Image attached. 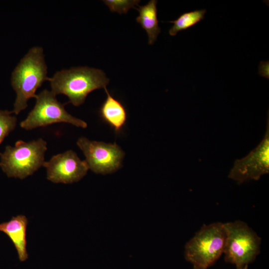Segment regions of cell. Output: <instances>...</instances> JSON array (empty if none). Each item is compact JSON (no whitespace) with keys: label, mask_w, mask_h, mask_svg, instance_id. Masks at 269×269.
Segmentation results:
<instances>
[{"label":"cell","mask_w":269,"mask_h":269,"mask_svg":"<svg viewBox=\"0 0 269 269\" xmlns=\"http://www.w3.org/2000/svg\"><path fill=\"white\" fill-rule=\"evenodd\" d=\"M43 49L40 46L31 48L21 59L11 76V85L16 93L12 112L18 115L26 109L29 99L36 97V91L48 81Z\"/></svg>","instance_id":"6da1fadb"},{"label":"cell","mask_w":269,"mask_h":269,"mask_svg":"<svg viewBox=\"0 0 269 269\" xmlns=\"http://www.w3.org/2000/svg\"><path fill=\"white\" fill-rule=\"evenodd\" d=\"M48 81L54 95H64L68 98V103L79 106L91 92L106 88L109 79L100 69L83 66L57 71Z\"/></svg>","instance_id":"7a4b0ae2"},{"label":"cell","mask_w":269,"mask_h":269,"mask_svg":"<svg viewBox=\"0 0 269 269\" xmlns=\"http://www.w3.org/2000/svg\"><path fill=\"white\" fill-rule=\"evenodd\" d=\"M47 143L42 138L17 141L1 153L0 167L7 177L23 179L33 174L44 163Z\"/></svg>","instance_id":"3957f363"},{"label":"cell","mask_w":269,"mask_h":269,"mask_svg":"<svg viewBox=\"0 0 269 269\" xmlns=\"http://www.w3.org/2000/svg\"><path fill=\"white\" fill-rule=\"evenodd\" d=\"M225 241L223 223L204 225L186 243L185 258L193 267L207 269L224 253Z\"/></svg>","instance_id":"277c9868"},{"label":"cell","mask_w":269,"mask_h":269,"mask_svg":"<svg viewBox=\"0 0 269 269\" xmlns=\"http://www.w3.org/2000/svg\"><path fill=\"white\" fill-rule=\"evenodd\" d=\"M226 233L224 253L227 263L236 268L248 267L259 254L261 239L245 222L223 223Z\"/></svg>","instance_id":"5b68a950"},{"label":"cell","mask_w":269,"mask_h":269,"mask_svg":"<svg viewBox=\"0 0 269 269\" xmlns=\"http://www.w3.org/2000/svg\"><path fill=\"white\" fill-rule=\"evenodd\" d=\"M36 103L25 120L20 123L21 128L31 130L58 123L72 124L86 128L87 123L69 114L64 105L59 102L51 91L44 89L35 98Z\"/></svg>","instance_id":"8992f818"},{"label":"cell","mask_w":269,"mask_h":269,"mask_svg":"<svg viewBox=\"0 0 269 269\" xmlns=\"http://www.w3.org/2000/svg\"><path fill=\"white\" fill-rule=\"evenodd\" d=\"M77 144L86 157L89 168L94 172L112 173L121 167L125 153L116 142L106 143L81 137Z\"/></svg>","instance_id":"52a82bcc"},{"label":"cell","mask_w":269,"mask_h":269,"mask_svg":"<svg viewBox=\"0 0 269 269\" xmlns=\"http://www.w3.org/2000/svg\"><path fill=\"white\" fill-rule=\"evenodd\" d=\"M267 131L260 144L246 157L236 160L229 178L239 184L250 180H259L269 172V121Z\"/></svg>","instance_id":"ba28073f"},{"label":"cell","mask_w":269,"mask_h":269,"mask_svg":"<svg viewBox=\"0 0 269 269\" xmlns=\"http://www.w3.org/2000/svg\"><path fill=\"white\" fill-rule=\"evenodd\" d=\"M47 179L52 182L69 184L79 181L87 173L89 167L72 150L53 156L43 165Z\"/></svg>","instance_id":"9c48e42d"},{"label":"cell","mask_w":269,"mask_h":269,"mask_svg":"<svg viewBox=\"0 0 269 269\" xmlns=\"http://www.w3.org/2000/svg\"><path fill=\"white\" fill-rule=\"evenodd\" d=\"M27 224L28 219L23 215L13 216L8 221L0 223V231L5 233L11 240L21 262L25 261L28 257L26 248Z\"/></svg>","instance_id":"30bf717a"},{"label":"cell","mask_w":269,"mask_h":269,"mask_svg":"<svg viewBox=\"0 0 269 269\" xmlns=\"http://www.w3.org/2000/svg\"><path fill=\"white\" fill-rule=\"evenodd\" d=\"M104 89L107 97L99 109L100 116L116 133H119L127 120L126 109L119 100L109 93L106 88Z\"/></svg>","instance_id":"8fae6325"},{"label":"cell","mask_w":269,"mask_h":269,"mask_svg":"<svg viewBox=\"0 0 269 269\" xmlns=\"http://www.w3.org/2000/svg\"><path fill=\"white\" fill-rule=\"evenodd\" d=\"M157 1L150 0L143 6H138L135 8L139 12L136 18V21L146 31L148 35V43L153 44L156 41L157 36L160 33V28L158 25L157 19Z\"/></svg>","instance_id":"7c38bea8"},{"label":"cell","mask_w":269,"mask_h":269,"mask_svg":"<svg viewBox=\"0 0 269 269\" xmlns=\"http://www.w3.org/2000/svg\"><path fill=\"white\" fill-rule=\"evenodd\" d=\"M206 9H198L183 13L177 19L170 21L173 25L169 30V34L175 36L179 31L186 30L204 19Z\"/></svg>","instance_id":"4fadbf2b"},{"label":"cell","mask_w":269,"mask_h":269,"mask_svg":"<svg viewBox=\"0 0 269 269\" xmlns=\"http://www.w3.org/2000/svg\"><path fill=\"white\" fill-rule=\"evenodd\" d=\"M12 114V111L0 110V144L16 127L17 119Z\"/></svg>","instance_id":"5bb4252c"},{"label":"cell","mask_w":269,"mask_h":269,"mask_svg":"<svg viewBox=\"0 0 269 269\" xmlns=\"http://www.w3.org/2000/svg\"><path fill=\"white\" fill-rule=\"evenodd\" d=\"M139 0H106L103 2L110 8L112 12H117L120 14H126L128 10L132 8H135V6H138Z\"/></svg>","instance_id":"9a60e30c"},{"label":"cell","mask_w":269,"mask_h":269,"mask_svg":"<svg viewBox=\"0 0 269 269\" xmlns=\"http://www.w3.org/2000/svg\"><path fill=\"white\" fill-rule=\"evenodd\" d=\"M248 267H241V268H236V269H248Z\"/></svg>","instance_id":"2e32d148"},{"label":"cell","mask_w":269,"mask_h":269,"mask_svg":"<svg viewBox=\"0 0 269 269\" xmlns=\"http://www.w3.org/2000/svg\"><path fill=\"white\" fill-rule=\"evenodd\" d=\"M193 269H199V268H196L193 267Z\"/></svg>","instance_id":"e0dca14e"}]
</instances>
